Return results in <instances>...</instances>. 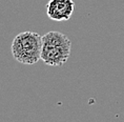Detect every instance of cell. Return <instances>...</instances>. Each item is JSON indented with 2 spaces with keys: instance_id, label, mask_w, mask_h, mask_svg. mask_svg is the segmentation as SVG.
<instances>
[{
  "instance_id": "cell-3",
  "label": "cell",
  "mask_w": 124,
  "mask_h": 122,
  "mask_svg": "<svg viewBox=\"0 0 124 122\" xmlns=\"http://www.w3.org/2000/svg\"><path fill=\"white\" fill-rule=\"evenodd\" d=\"M75 10L74 0H49L46 4V15L54 21H67Z\"/></svg>"
},
{
  "instance_id": "cell-2",
  "label": "cell",
  "mask_w": 124,
  "mask_h": 122,
  "mask_svg": "<svg viewBox=\"0 0 124 122\" xmlns=\"http://www.w3.org/2000/svg\"><path fill=\"white\" fill-rule=\"evenodd\" d=\"M11 51L13 57L22 64H35L41 60L42 36L35 32L20 33L12 42Z\"/></svg>"
},
{
  "instance_id": "cell-1",
  "label": "cell",
  "mask_w": 124,
  "mask_h": 122,
  "mask_svg": "<svg viewBox=\"0 0 124 122\" xmlns=\"http://www.w3.org/2000/svg\"><path fill=\"white\" fill-rule=\"evenodd\" d=\"M72 42L66 35L52 31L42 36L41 60L49 66H62L69 60Z\"/></svg>"
}]
</instances>
